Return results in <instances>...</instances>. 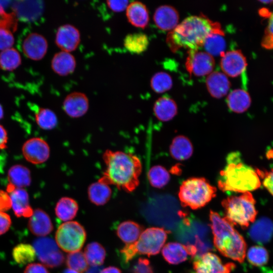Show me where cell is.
I'll return each instance as SVG.
<instances>
[{
    "mask_svg": "<svg viewBox=\"0 0 273 273\" xmlns=\"http://www.w3.org/2000/svg\"><path fill=\"white\" fill-rule=\"evenodd\" d=\"M102 158L106 168L99 180L127 193L132 192L137 188L140 184L142 164L136 155L121 151L106 150Z\"/></svg>",
    "mask_w": 273,
    "mask_h": 273,
    "instance_id": "1",
    "label": "cell"
},
{
    "mask_svg": "<svg viewBox=\"0 0 273 273\" xmlns=\"http://www.w3.org/2000/svg\"><path fill=\"white\" fill-rule=\"evenodd\" d=\"M223 32L218 23L202 14L190 16L170 31L167 37V42L173 51L180 48L198 50L203 46L209 35Z\"/></svg>",
    "mask_w": 273,
    "mask_h": 273,
    "instance_id": "2",
    "label": "cell"
},
{
    "mask_svg": "<svg viewBox=\"0 0 273 273\" xmlns=\"http://www.w3.org/2000/svg\"><path fill=\"white\" fill-rule=\"evenodd\" d=\"M226 161L217 180L220 190L244 193L260 188L261 182L257 170L243 162L238 152L229 154Z\"/></svg>",
    "mask_w": 273,
    "mask_h": 273,
    "instance_id": "3",
    "label": "cell"
},
{
    "mask_svg": "<svg viewBox=\"0 0 273 273\" xmlns=\"http://www.w3.org/2000/svg\"><path fill=\"white\" fill-rule=\"evenodd\" d=\"M209 218L215 248L223 256L243 262L247 245L242 236L231 223L218 213L210 210Z\"/></svg>",
    "mask_w": 273,
    "mask_h": 273,
    "instance_id": "4",
    "label": "cell"
},
{
    "mask_svg": "<svg viewBox=\"0 0 273 273\" xmlns=\"http://www.w3.org/2000/svg\"><path fill=\"white\" fill-rule=\"evenodd\" d=\"M221 205L224 218L233 225H239L243 229L253 222L257 214L255 200L250 192L228 197L222 201Z\"/></svg>",
    "mask_w": 273,
    "mask_h": 273,
    "instance_id": "5",
    "label": "cell"
},
{
    "mask_svg": "<svg viewBox=\"0 0 273 273\" xmlns=\"http://www.w3.org/2000/svg\"><path fill=\"white\" fill-rule=\"evenodd\" d=\"M216 190L204 177H191L182 183L178 195L184 207L197 209L204 207L214 198Z\"/></svg>",
    "mask_w": 273,
    "mask_h": 273,
    "instance_id": "6",
    "label": "cell"
},
{
    "mask_svg": "<svg viewBox=\"0 0 273 273\" xmlns=\"http://www.w3.org/2000/svg\"><path fill=\"white\" fill-rule=\"evenodd\" d=\"M86 238L83 226L77 221H67L58 228L55 235L56 242L62 250L67 252L80 251Z\"/></svg>",
    "mask_w": 273,
    "mask_h": 273,
    "instance_id": "7",
    "label": "cell"
},
{
    "mask_svg": "<svg viewBox=\"0 0 273 273\" xmlns=\"http://www.w3.org/2000/svg\"><path fill=\"white\" fill-rule=\"evenodd\" d=\"M169 232L163 228L152 227L143 231L139 239L132 243L137 254L155 255L159 253Z\"/></svg>",
    "mask_w": 273,
    "mask_h": 273,
    "instance_id": "8",
    "label": "cell"
},
{
    "mask_svg": "<svg viewBox=\"0 0 273 273\" xmlns=\"http://www.w3.org/2000/svg\"><path fill=\"white\" fill-rule=\"evenodd\" d=\"M33 245L38 259L45 266L55 268L63 263L64 254L52 238L41 237L37 239L34 241Z\"/></svg>",
    "mask_w": 273,
    "mask_h": 273,
    "instance_id": "9",
    "label": "cell"
},
{
    "mask_svg": "<svg viewBox=\"0 0 273 273\" xmlns=\"http://www.w3.org/2000/svg\"><path fill=\"white\" fill-rule=\"evenodd\" d=\"M215 61L212 56L205 51L190 50L186 59L188 72L196 76L208 75L213 72Z\"/></svg>",
    "mask_w": 273,
    "mask_h": 273,
    "instance_id": "10",
    "label": "cell"
},
{
    "mask_svg": "<svg viewBox=\"0 0 273 273\" xmlns=\"http://www.w3.org/2000/svg\"><path fill=\"white\" fill-rule=\"evenodd\" d=\"M193 267L192 273H230L236 265L232 262L223 263L217 255L207 252L197 257Z\"/></svg>",
    "mask_w": 273,
    "mask_h": 273,
    "instance_id": "11",
    "label": "cell"
},
{
    "mask_svg": "<svg viewBox=\"0 0 273 273\" xmlns=\"http://www.w3.org/2000/svg\"><path fill=\"white\" fill-rule=\"evenodd\" d=\"M25 159L33 164H40L47 161L50 157V148L43 139L35 137L25 142L22 148Z\"/></svg>",
    "mask_w": 273,
    "mask_h": 273,
    "instance_id": "12",
    "label": "cell"
},
{
    "mask_svg": "<svg viewBox=\"0 0 273 273\" xmlns=\"http://www.w3.org/2000/svg\"><path fill=\"white\" fill-rule=\"evenodd\" d=\"M220 57V67L226 76L236 77L240 75L247 67L246 58L239 50L225 52Z\"/></svg>",
    "mask_w": 273,
    "mask_h": 273,
    "instance_id": "13",
    "label": "cell"
},
{
    "mask_svg": "<svg viewBox=\"0 0 273 273\" xmlns=\"http://www.w3.org/2000/svg\"><path fill=\"white\" fill-rule=\"evenodd\" d=\"M80 42V32L74 25L66 24L58 28L55 42L62 51L69 53L73 52L77 48Z\"/></svg>",
    "mask_w": 273,
    "mask_h": 273,
    "instance_id": "14",
    "label": "cell"
},
{
    "mask_svg": "<svg viewBox=\"0 0 273 273\" xmlns=\"http://www.w3.org/2000/svg\"><path fill=\"white\" fill-rule=\"evenodd\" d=\"M63 108L70 117L76 118L82 117L88 111L89 102L84 94L75 92L68 94L65 98Z\"/></svg>",
    "mask_w": 273,
    "mask_h": 273,
    "instance_id": "15",
    "label": "cell"
},
{
    "mask_svg": "<svg viewBox=\"0 0 273 273\" xmlns=\"http://www.w3.org/2000/svg\"><path fill=\"white\" fill-rule=\"evenodd\" d=\"M48 44L42 35L37 33H30L24 40L22 50L25 55L31 60L38 61L47 52Z\"/></svg>",
    "mask_w": 273,
    "mask_h": 273,
    "instance_id": "16",
    "label": "cell"
},
{
    "mask_svg": "<svg viewBox=\"0 0 273 273\" xmlns=\"http://www.w3.org/2000/svg\"><path fill=\"white\" fill-rule=\"evenodd\" d=\"M153 20L156 25L163 30H172L178 24L179 15L172 6L164 5L155 10Z\"/></svg>",
    "mask_w": 273,
    "mask_h": 273,
    "instance_id": "17",
    "label": "cell"
},
{
    "mask_svg": "<svg viewBox=\"0 0 273 273\" xmlns=\"http://www.w3.org/2000/svg\"><path fill=\"white\" fill-rule=\"evenodd\" d=\"M248 234L254 242L261 245L266 244L273 237V222L268 218L261 217L252 224Z\"/></svg>",
    "mask_w": 273,
    "mask_h": 273,
    "instance_id": "18",
    "label": "cell"
},
{
    "mask_svg": "<svg viewBox=\"0 0 273 273\" xmlns=\"http://www.w3.org/2000/svg\"><path fill=\"white\" fill-rule=\"evenodd\" d=\"M28 228L33 235L43 237L51 233L53 225L49 215L43 210L36 209L30 217Z\"/></svg>",
    "mask_w": 273,
    "mask_h": 273,
    "instance_id": "19",
    "label": "cell"
},
{
    "mask_svg": "<svg viewBox=\"0 0 273 273\" xmlns=\"http://www.w3.org/2000/svg\"><path fill=\"white\" fill-rule=\"evenodd\" d=\"M9 184L7 192L9 193L16 188L24 189L28 187L31 182V174L29 169L22 165L12 166L8 172Z\"/></svg>",
    "mask_w": 273,
    "mask_h": 273,
    "instance_id": "20",
    "label": "cell"
},
{
    "mask_svg": "<svg viewBox=\"0 0 273 273\" xmlns=\"http://www.w3.org/2000/svg\"><path fill=\"white\" fill-rule=\"evenodd\" d=\"M206 84L210 95L215 98L225 96L231 86L227 76L219 71H214L209 74L206 78Z\"/></svg>",
    "mask_w": 273,
    "mask_h": 273,
    "instance_id": "21",
    "label": "cell"
},
{
    "mask_svg": "<svg viewBox=\"0 0 273 273\" xmlns=\"http://www.w3.org/2000/svg\"><path fill=\"white\" fill-rule=\"evenodd\" d=\"M12 207L15 215L18 217H30L33 210L29 204V196L24 189L16 188L9 193Z\"/></svg>",
    "mask_w": 273,
    "mask_h": 273,
    "instance_id": "22",
    "label": "cell"
},
{
    "mask_svg": "<svg viewBox=\"0 0 273 273\" xmlns=\"http://www.w3.org/2000/svg\"><path fill=\"white\" fill-rule=\"evenodd\" d=\"M126 16L129 23L132 26L146 28L149 21V14L146 6L139 1L129 3L126 9Z\"/></svg>",
    "mask_w": 273,
    "mask_h": 273,
    "instance_id": "23",
    "label": "cell"
},
{
    "mask_svg": "<svg viewBox=\"0 0 273 273\" xmlns=\"http://www.w3.org/2000/svg\"><path fill=\"white\" fill-rule=\"evenodd\" d=\"M76 66V60L70 53L61 51L53 57L51 66L53 70L60 76H66L72 74Z\"/></svg>",
    "mask_w": 273,
    "mask_h": 273,
    "instance_id": "24",
    "label": "cell"
},
{
    "mask_svg": "<svg viewBox=\"0 0 273 273\" xmlns=\"http://www.w3.org/2000/svg\"><path fill=\"white\" fill-rule=\"evenodd\" d=\"M162 254L165 260L169 263L177 264L187 260L191 255L188 245L179 243L171 242L163 247Z\"/></svg>",
    "mask_w": 273,
    "mask_h": 273,
    "instance_id": "25",
    "label": "cell"
},
{
    "mask_svg": "<svg viewBox=\"0 0 273 273\" xmlns=\"http://www.w3.org/2000/svg\"><path fill=\"white\" fill-rule=\"evenodd\" d=\"M229 109L236 113H242L250 107L251 99L246 90L237 88L231 92L226 98Z\"/></svg>",
    "mask_w": 273,
    "mask_h": 273,
    "instance_id": "26",
    "label": "cell"
},
{
    "mask_svg": "<svg viewBox=\"0 0 273 273\" xmlns=\"http://www.w3.org/2000/svg\"><path fill=\"white\" fill-rule=\"evenodd\" d=\"M153 111L154 115L158 120L165 122L170 120L176 115L177 107L173 99L164 96L156 101Z\"/></svg>",
    "mask_w": 273,
    "mask_h": 273,
    "instance_id": "27",
    "label": "cell"
},
{
    "mask_svg": "<svg viewBox=\"0 0 273 273\" xmlns=\"http://www.w3.org/2000/svg\"><path fill=\"white\" fill-rule=\"evenodd\" d=\"M87 195L92 203L97 206L104 205L110 199L112 190L110 186L98 180L88 186Z\"/></svg>",
    "mask_w": 273,
    "mask_h": 273,
    "instance_id": "28",
    "label": "cell"
},
{
    "mask_svg": "<svg viewBox=\"0 0 273 273\" xmlns=\"http://www.w3.org/2000/svg\"><path fill=\"white\" fill-rule=\"evenodd\" d=\"M143 227L138 223L126 220L117 226L116 234L121 241L126 244L135 243L143 232Z\"/></svg>",
    "mask_w": 273,
    "mask_h": 273,
    "instance_id": "29",
    "label": "cell"
},
{
    "mask_svg": "<svg viewBox=\"0 0 273 273\" xmlns=\"http://www.w3.org/2000/svg\"><path fill=\"white\" fill-rule=\"evenodd\" d=\"M171 156L177 160H185L192 156L193 147L190 140L184 135L175 137L170 146Z\"/></svg>",
    "mask_w": 273,
    "mask_h": 273,
    "instance_id": "30",
    "label": "cell"
},
{
    "mask_svg": "<svg viewBox=\"0 0 273 273\" xmlns=\"http://www.w3.org/2000/svg\"><path fill=\"white\" fill-rule=\"evenodd\" d=\"M78 209L79 206L75 200L69 197H63L57 202L55 211L60 219L67 221L76 216Z\"/></svg>",
    "mask_w": 273,
    "mask_h": 273,
    "instance_id": "31",
    "label": "cell"
},
{
    "mask_svg": "<svg viewBox=\"0 0 273 273\" xmlns=\"http://www.w3.org/2000/svg\"><path fill=\"white\" fill-rule=\"evenodd\" d=\"M149 44L147 35L142 32L128 34L123 40L125 48L130 53L136 54L145 52Z\"/></svg>",
    "mask_w": 273,
    "mask_h": 273,
    "instance_id": "32",
    "label": "cell"
},
{
    "mask_svg": "<svg viewBox=\"0 0 273 273\" xmlns=\"http://www.w3.org/2000/svg\"><path fill=\"white\" fill-rule=\"evenodd\" d=\"M226 45L224 32H215L207 36L203 47L205 52L213 57L221 56L225 52Z\"/></svg>",
    "mask_w": 273,
    "mask_h": 273,
    "instance_id": "33",
    "label": "cell"
},
{
    "mask_svg": "<svg viewBox=\"0 0 273 273\" xmlns=\"http://www.w3.org/2000/svg\"><path fill=\"white\" fill-rule=\"evenodd\" d=\"M84 255L88 264L101 266L105 261L106 252L104 247L98 242H92L84 249Z\"/></svg>",
    "mask_w": 273,
    "mask_h": 273,
    "instance_id": "34",
    "label": "cell"
},
{
    "mask_svg": "<svg viewBox=\"0 0 273 273\" xmlns=\"http://www.w3.org/2000/svg\"><path fill=\"white\" fill-rule=\"evenodd\" d=\"M148 177L150 185L156 188L164 187L170 180L169 172L160 165L152 166L149 170Z\"/></svg>",
    "mask_w": 273,
    "mask_h": 273,
    "instance_id": "35",
    "label": "cell"
},
{
    "mask_svg": "<svg viewBox=\"0 0 273 273\" xmlns=\"http://www.w3.org/2000/svg\"><path fill=\"white\" fill-rule=\"evenodd\" d=\"M12 255L17 263L25 264L34 260L36 253L32 246L22 243L14 248Z\"/></svg>",
    "mask_w": 273,
    "mask_h": 273,
    "instance_id": "36",
    "label": "cell"
},
{
    "mask_svg": "<svg viewBox=\"0 0 273 273\" xmlns=\"http://www.w3.org/2000/svg\"><path fill=\"white\" fill-rule=\"evenodd\" d=\"M21 59L19 52L10 48L0 53V68L6 71L16 69L21 64Z\"/></svg>",
    "mask_w": 273,
    "mask_h": 273,
    "instance_id": "37",
    "label": "cell"
},
{
    "mask_svg": "<svg viewBox=\"0 0 273 273\" xmlns=\"http://www.w3.org/2000/svg\"><path fill=\"white\" fill-rule=\"evenodd\" d=\"M37 124L44 130H51L57 125L58 118L56 114L51 109L40 108L35 113Z\"/></svg>",
    "mask_w": 273,
    "mask_h": 273,
    "instance_id": "38",
    "label": "cell"
},
{
    "mask_svg": "<svg viewBox=\"0 0 273 273\" xmlns=\"http://www.w3.org/2000/svg\"><path fill=\"white\" fill-rule=\"evenodd\" d=\"M172 79L171 76L165 72H158L152 77L150 86L157 93H164L170 89L172 86Z\"/></svg>",
    "mask_w": 273,
    "mask_h": 273,
    "instance_id": "39",
    "label": "cell"
},
{
    "mask_svg": "<svg viewBox=\"0 0 273 273\" xmlns=\"http://www.w3.org/2000/svg\"><path fill=\"white\" fill-rule=\"evenodd\" d=\"M248 261L256 266H262L267 263L269 259L267 250L259 245L250 247L247 253Z\"/></svg>",
    "mask_w": 273,
    "mask_h": 273,
    "instance_id": "40",
    "label": "cell"
},
{
    "mask_svg": "<svg viewBox=\"0 0 273 273\" xmlns=\"http://www.w3.org/2000/svg\"><path fill=\"white\" fill-rule=\"evenodd\" d=\"M66 264L69 268L79 273L85 271L88 265L84 254L80 251L69 253L66 258Z\"/></svg>",
    "mask_w": 273,
    "mask_h": 273,
    "instance_id": "41",
    "label": "cell"
},
{
    "mask_svg": "<svg viewBox=\"0 0 273 273\" xmlns=\"http://www.w3.org/2000/svg\"><path fill=\"white\" fill-rule=\"evenodd\" d=\"M17 27V19L14 13L6 12L0 14V28L15 32Z\"/></svg>",
    "mask_w": 273,
    "mask_h": 273,
    "instance_id": "42",
    "label": "cell"
},
{
    "mask_svg": "<svg viewBox=\"0 0 273 273\" xmlns=\"http://www.w3.org/2000/svg\"><path fill=\"white\" fill-rule=\"evenodd\" d=\"M268 18L261 44L264 49L271 50L273 49V12Z\"/></svg>",
    "mask_w": 273,
    "mask_h": 273,
    "instance_id": "43",
    "label": "cell"
},
{
    "mask_svg": "<svg viewBox=\"0 0 273 273\" xmlns=\"http://www.w3.org/2000/svg\"><path fill=\"white\" fill-rule=\"evenodd\" d=\"M131 273H154L150 261L145 258H140L133 265Z\"/></svg>",
    "mask_w": 273,
    "mask_h": 273,
    "instance_id": "44",
    "label": "cell"
},
{
    "mask_svg": "<svg viewBox=\"0 0 273 273\" xmlns=\"http://www.w3.org/2000/svg\"><path fill=\"white\" fill-rule=\"evenodd\" d=\"M14 43V38L12 32L0 28V50L4 51L10 49Z\"/></svg>",
    "mask_w": 273,
    "mask_h": 273,
    "instance_id": "45",
    "label": "cell"
},
{
    "mask_svg": "<svg viewBox=\"0 0 273 273\" xmlns=\"http://www.w3.org/2000/svg\"><path fill=\"white\" fill-rule=\"evenodd\" d=\"M257 171L259 177L263 178V185L273 196V169L265 172L257 169Z\"/></svg>",
    "mask_w": 273,
    "mask_h": 273,
    "instance_id": "46",
    "label": "cell"
},
{
    "mask_svg": "<svg viewBox=\"0 0 273 273\" xmlns=\"http://www.w3.org/2000/svg\"><path fill=\"white\" fill-rule=\"evenodd\" d=\"M108 8L114 12H121L126 9L128 1H107Z\"/></svg>",
    "mask_w": 273,
    "mask_h": 273,
    "instance_id": "47",
    "label": "cell"
},
{
    "mask_svg": "<svg viewBox=\"0 0 273 273\" xmlns=\"http://www.w3.org/2000/svg\"><path fill=\"white\" fill-rule=\"evenodd\" d=\"M12 207L10 194L6 191L0 190V211L4 212Z\"/></svg>",
    "mask_w": 273,
    "mask_h": 273,
    "instance_id": "48",
    "label": "cell"
},
{
    "mask_svg": "<svg viewBox=\"0 0 273 273\" xmlns=\"http://www.w3.org/2000/svg\"><path fill=\"white\" fill-rule=\"evenodd\" d=\"M11 224L10 216L5 212L0 211V235L7 232Z\"/></svg>",
    "mask_w": 273,
    "mask_h": 273,
    "instance_id": "49",
    "label": "cell"
},
{
    "mask_svg": "<svg viewBox=\"0 0 273 273\" xmlns=\"http://www.w3.org/2000/svg\"><path fill=\"white\" fill-rule=\"evenodd\" d=\"M24 273H50L46 266L40 263H30L26 267Z\"/></svg>",
    "mask_w": 273,
    "mask_h": 273,
    "instance_id": "50",
    "label": "cell"
},
{
    "mask_svg": "<svg viewBox=\"0 0 273 273\" xmlns=\"http://www.w3.org/2000/svg\"><path fill=\"white\" fill-rule=\"evenodd\" d=\"M8 133L5 128L0 124V150L7 147Z\"/></svg>",
    "mask_w": 273,
    "mask_h": 273,
    "instance_id": "51",
    "label": "cell"
},
{
    "mask_svg": "<svg viewBox=\"0 0 273 273\" xmlns=\"http://www.w3.org/2000/svg\"><path fill=\"white\" fill-rule=\"evenodd\" d=\"M100 273H122V272L118 267L110 266L102 269Z\"/></svg>",
    "mask_w": 273,
    "mask_h": 273,
    "instance_id": "52",
    "label": "cell"
},
{
    "mask_svg": "<svg viewBox=\"0 0 273 273\" xmlns=\"http://www.w3.org/2000/svg\"><path fill=\"white\" fill-rule=\"evenodd\" d=\"M102 268L101 266H91L87 269L85 273H100Z\"/></svg>",
    "mask_w": 273,
    "mask_h": 273,
    "instance_id": "53",
    "label": "cell"
},
{
    "mask_svg": "<svg viewBox=\"0 0 273 273\" xmlns=\"http://www.w3.org/2000/svg\"><path fill=\"white\" fill-rule=\"evenodd\" d=\"M271 13L267 9L263 8L259 11V14L260 16L265 17V18H269L270 16Z\"/></svg>",
    "mask_w": 273,
    "mask_h": 273,
    "instance_id": "54",
    "label": "cell"
},
{
    "mask_svg": "<svg viewBox=\"0 0 273 273\" xmlns=\"http://www.w3.org/2000/svg\"><path fill=\"white\" fill-rule=\"evenodd\" d=\"M261 273H273V268L268 267H262Z\"/></svg>",
    "mask_w": 273,
    "mask_h": 273,
    "instance_id": "55",
    "label": "cell"
},
{
    "mask_svg": "<svg viewBox=\"0 0 273 273\" xmlns=\"http://www.w3.org/2000/svg\"><path fill=\"white\" fill-rule=\"evenodd\" d=\"M63 273H79L76 271H75L73 269H71L70 268H67V269H65Z\"/></svg>",
    "mask_w": 273,
    "mask_h": 273,
    "instance_id": "56",
    "label": "cell"
},
{
    "mask_svg": "<svg viewBox=\"0 0 273 273\" xmlns=\"http://www.w3.org/2000/svg\"><path fill=\"white\" fill-rule=\"evenodd\" d=\"M4 116L3 109L2 106L0 105V119H1Z\"/></svg>",
    "mask_w": 273,
    "mask_h": 273,
    "instance_id": "57",
    "label": "cell"
},
{
    "mask_svg": "<svg viewBox=\"0 0 273 273\" xmlns=\"http://www.w3.org/2000/svg\"><path fill=\"white\" fill-rule=\"evenodd\" d=\"M260 2L262 3H266V4H268V3H273V1H260Z\"/></svg>",
    "mask_w": 273,
    "mask_h": 273,
    "instance_id": "58",
    "label": "cell"
}]
</instances>
